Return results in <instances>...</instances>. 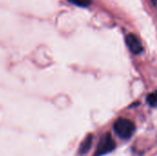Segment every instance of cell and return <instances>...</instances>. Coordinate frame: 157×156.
Segmentation results:
<instances>
[{"label":"cell","mask_w":157,"mask_h":156,"mask_svg":"<svg viewBox=\"0 0 157 156\" xmlns=\"http://www.w3.org/2000/svg\"><path fill=\"white\" fill-rule=\"evenodd\" d=\"M151 1H152V3H153V4H154V5H155H155H156L157 0H151Z\"/></svg>","instance_id":"cell-7"},{"label":"cell","mask_w":157,"mask_h":156,"mask_svg":"<svg viewBox=\"0 0 157 156\" xmlns=\"http://www.w3.org/2000/svg\"><path fill=\"white\" fill-rule=\"evenodd\" d=\"M147 103L149 104L150 107L152 108H157V90L151 93L150 95H148L147 98H146Z\"/></svg>","instance_id":"cell-5"},{"label":"cell","mask_w":157,"mask_h":156,"mask_svg":"<svg viewBox=\"0 0 157 156\" xmlns=\"http://www.w3.org/2000/svg\"><path fill=\"white\" fill-rule=\"evenodd\" d=\"M92 141H93V135L87 134L79 146V152L78 153L80 155H84L86 153H88V151L90 150L91 145H92Z\"/></svg>","instance_id":"cell-4"},{"label":"cell","mask_w":157,"mask_h":156,"mask_svg":"<svg viewBox=\"0 0 157 156\" xmlns=\"http://www.w3.org/2000/svg\"><path fill=\"white\" fill-rule=\"evenodd\" d=\"M113 130L120 138L128 140L134 134L136 127L132 120L125 118H119L114 122Z\"/></svg>","instance_id":"cell-1"},{"label":"cell","mask_w":157,"mask_h":156,"mask_svg":"<svg viewBox=\"0 0 157 156\" xmlns=\"http://www.w3.org/2000/svg\"><path fill=\"white\" fill-rule=\"evenodd\" d=\"M125 41H126L127 47L133 54H140L144 51V47L140 40L134 34L132 33L128 34L125 38Z\"/></svg>","instance_id":"cell-3"},{"label":"cell","mask_w":157,"mask_h":156,"mask_svg":"<svg viewBox=\"0 0 157 156\" xmlns=\"http://www.w3.org/2000/svg\"><path fill=\"white\" fill-rule=\"evenodd\" d=\"M116 148V143L110 133H105L99 139L94 156H103L111 153Z\"/></svg>","instance_id":"cell-2"},{"label":"cell","mask_w":157,"mask_h":156,"mask_svg":"<svg viewBox=\"0 0 157 156\" xmlns=\"http://www.w3.org/2000/svg\"><path fill=\"white\" fill-rule=\"evenodd\" d=\"M68 1L70 3H72L77 6H81V7H86L92 2V0H68Z\"/></svg>","instance_id":"cell-6"}]
</instances>
